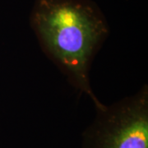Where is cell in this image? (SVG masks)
Segmentation results:
<instances>
[{
	"label": "cell",
	"instance_id": "obj_1",
	"mask_svg": "<svg viewBox=\"0 0 148 148\" xmlns=\"http://www.w3.org/2000/svg\"><path fill=\"white\" fill-rule=\"evenodd\" d=\"M30 22L45 53L96 110L102 109L89 81L92 59L109 34L99 7L91 0H36Z\"/></svg>",
	"mask_w": 148,
	"mask_h": 148
},
{
	"label": "cell",
	"instance_id": "obj_2",
	"mask_svg": "<svg viewBox=\"0 0 148 148\" xmlns=\"http://www.w3.org/2000/svg\"><path fill=\"white\" fill-rule=\"evenodd\" d=\"M83 134V148H148V89L96 110Z\"/></svg>",
	"mask_w": 148,
	"mask_h": 148
}]
</instances>
